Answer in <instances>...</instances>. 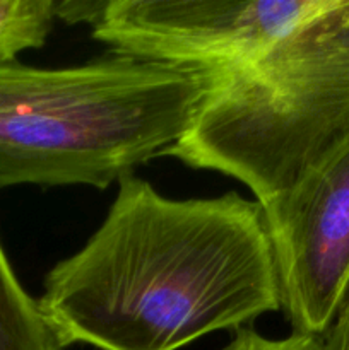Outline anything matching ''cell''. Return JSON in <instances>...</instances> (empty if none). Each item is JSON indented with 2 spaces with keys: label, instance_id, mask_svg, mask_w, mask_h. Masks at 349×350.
<instances>
[{
  "label": "cell",
  "instance_id": "1",
  "mask_svg": "<svg viewBox=\"0 0 349 350\" xmlns=\"http://www.w3.org/2000/svg\"><path fill=\"white\" fill-rule=\"evenodd\" d=\"M38 299L67 347L178 350L281 310L263 211L236 191L174 200L135 174Z\"/></svg>",
  "mask_w": 349,
  "mask_h": 350
},
{
  "label": "cell",
  "instance_id": "6",
  "mask_svg": "<svg viewBox=\"0 0 349 350\" xmlns=\"http://www.w3.org/2000/svg\"><path fill=\"white\" fill-rule=\"evenodd\" d=\"M38 299L26 293L0 243V350H65Z\"/></svg>",
  "mask_w": 349,
  "mask_h": 350
},
{
  "label": "cell",
  "instance_id": "3",
  "mask_svg": "<svg viewBox=\"0 0 349 350\" xmlns=\"http://www.w3.org/2000/svg\"><path fill=\"white\" fill-rule=\"evenodd\" d=\"M204 75L201 109L164 156L267 202L349 137V0H331L255 62Z\"/></svg>",
  "mask_w": 349,
  "mask_h": 350
},
{
  "label": "cell",
  "instance_id": "8",
  "mask_svg": "<svg viewBox=\"0 0 349 350\" xmlns=\"http://www.w3.org/2000/svg\"><path fill=\"white\" fill-rule=\"evenodd\" d=\"M222 350H322L320 340L315 335L291 332L289 337L272 340L266 338L248 327L238 328L235 337Z\"/></svg>",
  "mask_w": 349,
  "mask_h": 350
},
{
  "label": "cell",
  "instance_id": "4",
  "mask_svg": "<svg viewBox=\"0 0 349 350\" xmlns=\"http://www.w3.org/2000/svg\"><path fill=\"white\" fill-rule=\"evenodd\" d=\"M331 0H96L92 36L112 53L219 72L255 62Z\"/></svg>",
  "mask_w": 349,
  "mask_h": 350
},
{
  "label": "cell",
  "instance_id": "7",
  "mask_svg": "<svg viewBox=\"0 0 349 350\" xmlns=\"http://www.w3.org/2000/svg\"><path fill=\"white\" fill-rule=\"evenodd\" d=\"M57 21L55 0H0V64L47 43Z\"/></svg>",
  "mask_w": 349,
  "mask_h": 350
},
{
  "label": "cell",
  "instance_id": "5",
  "mask_svg": "<svg viewBox=\"0 0 349 350\" xmlns=\"http://www.w3.org/2000/svg\"><path fill=\"white\" fill-rule=\"evenodd\" d=\"M260 207L276 255L281 310L293 332L320 337L349 289V137Z\"/></svg>",
  "mask_w": 349,
  "mask_h": 350
},
{
  "label": "cell",
  "instance_id": "2",
  "mask_svg": "<svg viewBox=\"0 0 349 350\" xmlns=\"http://www.w3.org/2000/svg\"><path fill=\"white\" fill-rule=\"evenodd\" d=\"M205 89L204 72L116 53L60 68L0 64V190H105L185 135Z\"/></svg>",
  "mask_w": 349,
  "mask_h": 350
},
{
  "label": "cell",
  "instance_id": "9",
  "mask_svg": "<svg viewBox=\"0 0 349 350\" xmlns=\"http://www.w3.org/2000/svg\"><path fill=\"white\" fill-rule=\"evenodd\" d=\"M322 350H349V289L331 327L318 337Z\"/></svg>",
  "mask_w": 349,
  "mask_h": 350
}]
</instances>
